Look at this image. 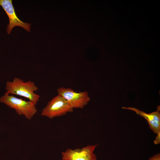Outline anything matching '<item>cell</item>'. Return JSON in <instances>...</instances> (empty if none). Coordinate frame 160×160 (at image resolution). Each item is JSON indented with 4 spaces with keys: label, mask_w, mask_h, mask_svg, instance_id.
<instances>
[{
    "label": "cell",
    "mask_w": 160,
    "mask_h": 160,
    "mask_svg": "<svg viewBox=\"0 0 160 160\" xmlns=\"http://www.w3.org/2000/svg\"><path fill=\"white\" fill-rule=\"evenodd\" d=\"M6 92L9 94L19 95L28 99L36 105L39 100L40 96L34 93L38 88L33 81H24L18 77L14 78L12 81L6 84Z\"/></svg>",
    "instance_id": "cell-1"
},
{
    "label": "cell",
    "mask_w": 160,
    "mask_h": 160,
    "mask_svg": "<svg viewBox=\"0 0 160 160\" xmlns=\"http://www.w3.org/2000/svg\"><path fill=\"white\" fill-rule=\"evenodd\" d=\"M0 102L14 109L19 115H23L27 119H31L37 112L36 105L30 101L19 98L6 92L0 97Z\"/></svg>",
    "instance_id": "cell-2"
},
{
    "label": "cell",
    "mask_w": 160,
    "mask_h": 160,
    "mask_svg": "<svg viewBox=\"0 0 160 160\" xmlns=\"http://www.w3.org/2000/svg\"><path fill=\"white\" fill-rule=\"evenodd\" d=\"M73 108L60 95L53 97L42 109L41 115L50 119L63 116L73 111Z\"/></svg>",
    "instance_id": "cell-3"
},
{
    "label": "cell",
    "mask_w": 160,
    "mask_h": 160,
    "mask_svg": "<svg viewBox=\"0 0 160 160\" xmlns=\"http://www.w3.org/2000/svg\"><path fill=\"white\" fill-rule=\"evenodd\" d=\"M57 92L73 108H83L90 100L87 91L77 92L71 88L61 87L57 89Z\"/></svg>",
    "instance_id": "cell-4"
},
{
    "label": "cell",
    "mask_w": 160,
    "mask_h": 160,
    "mask_svg": "<svg viewBox=\"0 0 160 160\" xmlns=\"http://www.w3.org/2000/svg\"><path fill=\"white\" fill-rule=\"evenodd\" d=\"M98 144L88 145L81 148L67 149L62 152V160H97L94 151Z\"/></svg>",
    "instance_id": "cell-5"
},
{
    "label": "cell",
    "mask_w": 160,
    "mask_h": 160,
    "mask_svg": "<svg viewBox=\"0 0 160 160\" xmlns=\"http://www.w3.org/2000/svg\"><path fill=\"white\" fill-rule=\"evenodd\" d=\"M0 5L5 12L9 19V23L7 28L8 33L10 34L12 28L16 26L21 27L26 31H30L31 24L23 22L18 18L12 0H0Z\"/></svg>",
    "instance_id": "cell-6"
},
{
    "label": "cell",
    "mask_w": 160,
    "mask_h": 160,
    "mask_svg": "<svg viewBox=\"0 0 160 160\" xmlns=\"http://www.w3.org/2000/svg\"><path fill=\"white\" fill-rule=\"evenodd\" d=\"M131 110L136 113L144 118L148 121L149 127L153 132L156 134L160 132V107H157V110L150 113H147L139 109L134 107L122 108Z\"/></svg>",
    "instance_id": "cell-7"
},
{
    "label": "cell",
    "mask_w": 160,
    "mask_h": 160,
    "mask_svg": "<svg viewBox=\"0 0 160 160\" xmlns=\"http://www.w3.org/2000/svg\"><path fill=\"white\" fill-rule=\"evenodd\" d=\"M148 160H160V153H159L153 155Z\"/></svg>",
    "instance_id": "cell-8"
},
{
    "label": "cell",
    "mask_w": 160,
    "mask_h": 160,
    "mask_svg": "<svg viewBox=\"0 0 160 160\" xmlns=\"http://www.w3.org/2000/svg\"><path fill=\"white\" fill-rule=\"evenodd\" d=\"M154 143L156 145L160 143V132L157 134L155 140L154 141Z\"/></svg>",
    "instance_id": "cell-9"
}]
</instances>
